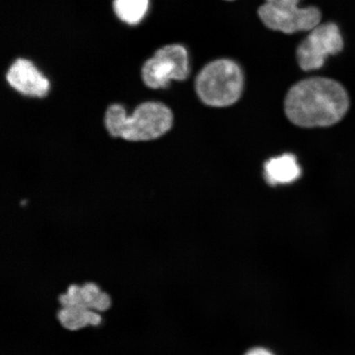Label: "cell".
Instances as JSON below:
<instances>
[{
    "label": "cell",
    "mask_w": 355,
    "mask_h": 355,
    "mask_svg": "<svg viewBox=\"0 0 355 355\" xmlns=\"http://www.w3.org/2000/svg\"><path fill=\"white\" fill-rule=\"evenodd\" d=\"M8 85L22 96L44 99L50 94L51 83L32 61L17 59L6 74Z\"/></svg>",
    "instance_id": "obj_7"
},
{
    "label": "cell",
    "mask_w": 355,
    "mask_h": 355,
    "mask_svg": "<svg viewBox=\"0 0 355 355\" xmlns=\"http://www.w3.org/2000/svg\"><path fill=\"white\" fill-rule=\"evenodd\" d=\"M301 175V168L294 155L284 154L269 159L265 165V177L272 185L287 184Z\"/></svg>",
    "instance_id": "obj_8"
},
{
    "label": "cell",
    "mask_w": 355,
    "mask_h": 355,
    "mask_svg": "<svg viewBox=\"0 0 355 355\" xmlns=\"http://www.w3.org/2000/svg\"><path fill=\"white\" fill-rule=\"evenodd\" d=\"M344 41L336 24H319L299 44L296 59L302 70H318L322 68L328 57L336 55L343 50Z\"/></svg>",
    "instance_id": "obj_5"
},
{
    "label": "cell",
    "mask_w": 355,
    "mask_h": 355,
    "mask_svg": "<svg viewBox=\"0 0 355 355\" xmlns=\"http://www.w3.org/2000/svg\"><path fill=\"white\" fill-rule=\"evenodd\" d=\"M226 1H234V0H226Z\"/></svg>",
    "instance_id": "obj_13"
},
{
    "label": "cell",
    "mask_w": 355,
    "mask_h": 355,
    "mask_svg": "<svg viewBox=\"0 0 355 355\" xmlns=\"http://www.w3.org/2000/svg\"><path fill=\"white\" fill-rule=\"evenodd\" d=\"M175 121L170 106L155 100L140 102L131 112L124 105L114 102L106 108L103 121L111 137L133 144L162 139L172 130Z\"/></svg>",
    "instance_id": "obj_2"
},
{
    "label": "cell",
    "mask_w": 355,
    "mask_h": 355,
    "mask_svg": "<svg viewBox=\"0 0 355 355\" xmlns=\"http://www.w3.org/2000/svg\"><path fill=\"white\" fill-rule=\"evenodd\" d=\"M266 28L286 34L310 32L321 24L322 12L318 8L308 6L295 10H281L263 3L257 10Z\"/></svg>",
    "instance_id": "obj_6"
},
{
    "label": "cell",
    "mask_w": 355,
    "mask_h": 355,
    "mask_svg": "<svg viewBox=\"0 0 355 355\" xmlns=\"http://www.w3.org/2000/svg\"><path fill=\"white\" fill-rule=\"evenodd\" d=\"M349 107L347 92L336 80L309 78L293 85L284 102L287 119L304 128L334 125L345 117Z\"/></svg>",
    "instance_id": "obj_1"
},
{
    "label": "cell",
    "mask_w": 355,
    "mask_h": 355,
    "mask_svg": "<svg viewBox=\"0 0 355 355\" xmlns=\"http://www.w3.org/2000/svg\"><path fill=\"white\" fill-rule=\"evenodd\" d=\"M187 49L180 44H167L155 53L141 68V80L146 87L163 90L173 81L183 82L189 76Z\"/></svg>",
    "instance_id": "obj_4"
},
{
    "label": "cell",
    "mask_w": 355,
    "mask_h": 355,
    "mask_svg": "<svg viewBox=\"0 0 355 355\" xmlns=\"http://www.w3.org/2000/svg\"><path fill=\"white\" fill-rule=\"evenodd\" d=\"M246 355H273L272 353L269 352L268 350L265 349H254L250 350Z\"/></svg>",
    "instance_id": "obj_12"
},
{
    "label": "cell",
    "mask_w": 355,
    "mask_h": 355,
    "mask_svg": "<svg viewBox=\"0 0 355 355\" xmlns=\"http://www.w3.org/2000/svg\"><path fill=\"white\" fill-rule=\"evenodd\" d=\"M111 300L110 296L105 293L101 292V295L92 304V309L96 311H105L110 307Z\"/></svg>",
    "instance_id": "obj_11"
},
{
    "label": "cell",
    "mask_w": 355,
    "mask_h": 355,
    "mask_svg": "<svg viewBox=\"0 0 355 355\" xmlns=\"http://www.w3.org/2000/svg\"><path fill=\"white\" fill-rule=\"evenodd\" d=\"M265 3L281 10H294L300 7L301 0H265Z\"/></svg>",
    "instance_id": "obj_10"
},
{
    "label": "cell",
    "mask_w": 355,
    "mask_h": 355,
    "mask_svg": "<svg viewBox=\"0 0 355 355\" xmlns=\"http://www.w3.org/2000/svg\"><path fill=\"white\" fill-rule=\"evenodd\" d=\"M113 8L119 20L128 25H137L148 12L149 0H114Z\"/></svg>",
    "instance_id": "obj_9"
},
{
    "label": "cell",
    "mask_w": 355,
    "mask_h": 355,
    "mask_svg": "<svg viewBox=\"0 0 355 355\" xmlns=\"http://www.w3.org/2000/svg\"><path fill=\"white\" fill-rule=\"evenodd\" d=\"M194 88L204 105L215 108L228 107L236 103L243 95V69L233 60H213L200 70Z\"/></svg>",
    "instance_id": "obj_3"
}]
</instances>
